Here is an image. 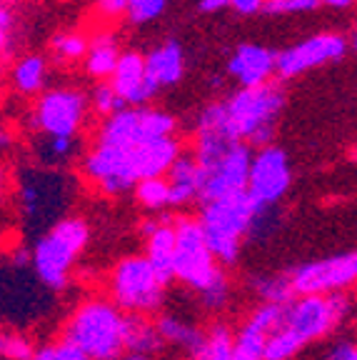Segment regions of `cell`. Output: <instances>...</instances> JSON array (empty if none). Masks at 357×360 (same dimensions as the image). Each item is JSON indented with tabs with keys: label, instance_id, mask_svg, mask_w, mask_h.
Masks as SVG:
<instances>
[{
	"label": "cell",
	"instance_id": "obj_41",
	"mask_svg": "<svg viewBox=\"0 0 357 360\" xmlns=\"http://www.w3.org/2000/svg\"><path fill=\"white\" fill-rule=\"evenodd\" d=\"M352 45H355V51H357V28H355V35H352Z\"/></svg>",
	"mask_w": 357,
	"mask_h": 360
},
{
	"label": "cell",
	"instance_id": "obj_25",
	"mask_svg": "<svg viewBox=\"0 0 357 360\" xmlns=\"http://www.w3.org/2000/svg\"><path fill=\"white\" fill-rule=\"evenodd\" d=\"M11 83L20 96H35L45 83V60L40 56H25L11 70Z\"/></svg>",
	"mask_w": 357,
	"mask_h": 360
},
{
	"label": "cell",
	"instance_id": "obj_21",
	"mask_svg": "<svg viewBox=\"0 0 357 360\" xmlns=\"http://www.w3.org/2000/svg\"><path fill=\"white\" fill-rule=\"evenodd\" d=\"M120 56L123 53L117 51V43L110 33H98L90 38V51L88 58H85V70L88 75L98 80H108L115 75L117 70V63H120Z\"/></svg>",
	"mask_w": 357,
	"mask_h": 360
},
{
	"label": "cell",
	"instance_id": "obj_29",
	"mask_svg": "<svg viewBox=\"0 0 357 360\" xmlns=\"http://www.w3.org/2000/svg\"><path fill=\"white\" fill-rule=\"evenodd\" d=\"M35 353H38V345L33 343V338L25 335L18 328H11V330H3V338H0V355L6 360H33Z\"/></svg>",
	"mask_w": 357,
	"mask_h": 360
},
{
	"label": "cell",
	"instance_id": "obj_31",
	"mask_svg": "<svg viewBox=\"0 0 357 360\" xmlns=\"http://www.w3.org/2000/svg\"><path fill=\"white\" fill-rule=\"evenodd\" d=\"M33 360H90V358L80 348H75L73 343H67L65 338H60L56 343L40 345Z\"/></svg>",
	"mask_w": 357,
	"mask_h": 360
},
{
	"label": "cell",
	"instance_id": "obj_16",
	"mask_svg": "<svg viewBox=\"0 0 357 360\" xmlns=\"http://www.w3.org/2000/svg\"><path fill=\"white\" fill-rule=\"evenodd\" d=\"M278 56L280 53L263 48V45L245 43L233 53L228 70L242 88H257V85L270 83L273 73H278Z\"/></svg>",
	"mask_w": 357,
	"mask_h": 360
},
{
	"label": "cell",
	"instance_id": "obj_33",
	"mask_svg": "<svg viewBox=\"0 0 357 360\" xmlns=\"http://www.w3.org/2000/svg\"><path fill=\"white\" fill-rule=\"evenodd\" d=\"M320 0H268L265 13L268 15H290V13H310L320 8Z\"/></svg>",
	"mask_w": 357,
	"mask_h": 360
},
{
	"label": "cell",
	"instance_id": "obj_10",
	"mask_svg": "<svg viewBox=\"0 0 357 360\" xmlns=\"http://www.w3.org/2000/svg\"><path fill=\"white\" fill-rule=\"evenodd\" d=\"M175 118L165 110L155 108H125L115 112L112 118H105L98 130V143L108 146H140V143L157 141V138H173Z\"/></svg>",
	"mask_w": 357,
	"mask_h": 360
},
{
	"label": "cell",
	"instance_id": "obj_19",
	"mask_svg": "<svg viewBox=\"0 0 357 360\" xmlns=\"http://www.w3.org/2000/svg\"><path fill=\"white\" fill-rule=\"evenodd\" d=\"M155 326L160 330L162 345H173V348H180L188 360H197L205 348L207 340V330L197 328L195 323L185 321L183 315L178 313H160L155 318Z\"/></svg>",
	"mask_w": 357,
	"mask_h": 360
},
{
	"label": "cell",
	"instance_id": "obj_40",
	"mask_svg": "<svg viewBox=\"0 0 357 360\" xmlns=\"http://www.w3.org/2000/svg\"><path fill=\"white\" fill-rule=\"evenodd\" d=\"M15 3H20V0H3V6H6V8H11V6H15Z\"/></svg>",
	"mask_w": 357,
	"mask_h": 360
},
{
	"label": "cell",
	"instance_id": "obj_26",
	"mask_svg": "<svg viewBox=\"0 0 357 360\" xmlns=\"http://www.w3.org/2000/svg\"><path fill=\"white\" fill-rule=\"evenodd\" d=\"M135 200L150 213H160L165 208H173V195H170L168 178H148L135 186Z\"/></svg>",
	"mask_w": 357,
	"mask_h": 360
},
{
	"label": "cell",
	"instance_id": "obj_20",
	"mask_svg": "<svg viewBox=\"0 0 357 360\" xmlns=\"http://www.w3.org/2000/svg\"><path fill=\"white\" fill-rule=\"evenodd\" d=\"M148 63V75L150 80L157 85V88H165V85H175L180 78H183L185 70V58L180 45L175 40H168V43L157 45L145 56Z\"/></svg>",
	"mask_w": 357,
	"mask_h": 360
},
{
	"label": "cell",
	"instance_id": "obj_18",
	"mask_svg": "<svg viewBox=\"0 0 357 360\" xmlns=\"http://www.w3.org/2000/svg\"><path fill=\"white\" fill-rule=\"evenodd\" d=\"M170 195H173V208L190 205V202L202 200V186H205V175L202 165L195 158V153H180V158L168 170Z\"/></svg>",
	"mask_w": 357,
	"mask_h": 360
},
{
	"label": "cell",
	"instance_id": "obj_11",
	"mask_svg": "<svg viewBox=\"0 0 357 360\" xmlns=\"http://www.w3.org/2000/svg\"><path fill=\"white\" fill-rule=\"evenodd\" d=\"M295 295H335L357 283V250L307 260L290 270Z\"/></svg>",
	"mask_w": 357,
	"mask_h": 360
},
{
	"label": "cell",
	"instance_id": "obj_13",
	"mask_svg": "<svg viewBox=\"0 0 357 360\" xmlns=\"http://www.w3.org/2000/svg\"><path fill=\"white\" fill-rule=\"evenodd\" d=\"M292 183L290 160L285 150L275 146H265L255 153L250 168L247 195L257 208H278V202L287 195Z\"/></svg>",
	"mask_w": 357,
	"mask_h": 360
},
{
	"label": "cell",
	"instance_id": "obj_39",
	"mask_svg": "<svg viewBox=\"0 0 357 360\" xmlns=\"http://www.w3.org/2000/svg\"><path fill=\"white\" fill-rule=\"evenodd\" d=\"M123 360H150V358H148V355H135V353H128Z\"/></svg>",
	"mask_w": 357,
	"mask_h": 360
},
{
	"label": "cell",
	"instance_id": "obj_15",
	"mask_svg": "<svg viewBox=\"0 0 357 360\" xmlns=\"http://www.w3.org/2000/svg\"><path fill=\"white\" fill-rule=\"evenodd\" d=\"M115 93L128 103V108H143L150 98H155L157 88L148 75V63L140 53H123L117 63L115 75L110 78Z\"/></svg>",
	"mask_w": 357,
	"mask_h": 360
},
{
	"label": "cell",
	"instance_id": "obj_14",
	"mask_svg": "<svg viewBox=\"0 0 357 360\" xmlns=\"http://www.w3.org/2000/svg\"><path fill=\"white\" fill-rule=\"evenodd\" d=\"M347 53V38L340 33H320L313 38L292 45L278 56V75L283 80L297 78L307 73L310 68L325 65V63L340 60Z\"/></svg>",
	"mask_w": 357,
	"mask_h": 360
},
{
	"label": "cell",
	"instance_id": "obj_7",
	"mask_svg": "<svg viewBox=\"0 0 357 360\" xmlns=\"http://www.w3.org/2000/svg\"><path fill=\"white\" fill-rule=\"evenodd\" d=\"M195 158L202 165L205 186L202 202L247 193L252 168V150L245 143H233L223 135L195 133Z\"/></svg>",
	"mask_w": 357,
	"mask_h": 360
},
{
	"label": "cell",
	"instance_id": "obj_9",
	"mask_svg": "<svg viewBox=\"0 0 357 360\" xmlns=\"http://www.w3.org/2000/svg\"><path fill=\"white\" fill-rule=\"evenodd\" d=\"M257 205L247 193H238V195L218 198V200L202 202L200 220L205 238L210 243L212 253L220 263L228 268L235 265L240 258L242 243L250 238L252 223H255Z\"/></svg>",
	"mask_w": 357,
	"mask_h": 360
},
{
	"label": "cell",
	"instance_id": "obj_24",
	"mask_svg": "<svg viewBox=\"0 0 357 360\" xmlns=\"http://www.w3.org/2000/svg\"><path fill=\"white\" fill-rule=\"evenodd\" d=\"M162 348L160 330L155 326V318L148 315H128V353L148 355Z\"/></svg>",
	"mask_w": 357,
	"mask_h": 360
},
{
	"label": "cell",
	"instance_id": "obj_37",
	"mask_svg": "<svg viewBox=\"0 0 357 360\" xmlns=\"http://www.w3.org/2000/svg\"><path fill=\"white\" fill-rule=\"evenodd\" d=\"M230 6V0H200V11L202 13H215L220 8Z\"/></svg>",
	"mask_w": 357,
	"mask_h": 360
},
{
	"label": "cell",
	"instance_id": "obj_1",
	"mask_svg": "<svg viewBox=\"0 0 357 360\" xmlns=\"http://www.w3.org/2000/svg\"><path fill=\"white\" fill-rule=\"evenodd\" d=\"M285 105V90L280 83L257 88H240L228 101H215L200 112L195 133L223 135L233 143L265 148L278 128L280 110Z\"/></svg>",
	"mask_w": 357,
	"mask_h": 360
},
{
	"label": "cell",
	"instance_id": "obj_3",
	"mask_svg": "<svg viewBox=\"0 0 357 360\" xmlns=\"http://www.w3.org/2000/svg\"><path fill=\"white\" fill-rule=\"evenodd\" d=\"M175 236L178 250L173 263V281L197 292V300L205 310H223L230 303V281L225 276V265L212 253L200 220L190 215L175 218Z\"/></svg>",
	"mask_w": 357,
	"mask_h": 360
},
{
	"label": "cell",
	"instance_id": "obj_8",
	"mask_svg": "<svg viewBox=\"0 0 357 360\" xmlns=\"http://www.w3.org/2000/svg\"><path fill=\"white\" fill-rule=\"evenodd\" d=\"M168 278L145 258V255L130 253L115 260L105 276L108 298L128 315H155L165 303V288Z\"/></svg>",
	"mask_w": 357,
	"mask_h": 360
},
{
	"label": "cell",
	"instance_id": "obj_6",
	"mask_svg": "<svg viewBox=\"0 0 357 360\" xmlns=\"http://www.w3.org/2000/svg\"><path fill=\"white\" fill-rule=\"evenodd\" d=\"M73 186L67 175L60 170L43 168H25L18 173V215H20L25 231L40 238L53 225L67 218L65 210L70 205Z\"/></svg>",
	"mask_w": 357,
	"mask_h": 360
},
{
	"label": "cell",
	"instance_id": "obj_4",
	"mask_svg": "<svg viewBox=\"0 0 357 360\" xmlns=\"http://www.w3.org/2000/svg\"><path fill=\"white\" fill-rule=\"evenodd\" d=\"M63 338L90 360H123L128 355V313L110 298H85L70 310Z\"/></svg>",
	"mask_w": 357,
	"mask_h": 360
},
{
	"label": "cell",
	"instance_id": "obj_35",
	"mask_svg": "<svg viewBox=\"0 0 357 360\" xmlns=\"http://www.w3.org/2000/svg\"><path fill=\"white\" fill-rule=\"evenodd\" d=\"M265 3L268 0H230V6L240 13V15H255V13L265 11Z\"/></svg>",
	"mask_w": 357,
	"mask_h": 360
},
{
	"label": "cell",
	"instance_id": "obj_34",
	"mask_svg": "<svg viewBox=\"0 0 357 360\" xmlns=\"http://www.w3.org/2000/svg\"><path fill=\"white\" fill-rule=\"evenodd\" d=\"M98 6V13L103 18H120V15H128V8H130V0H98L95 3Z\"/></svg>",
	"mask_w": 357,
	"mask_h": 360
},
{
	"label": "cell",
	"instance_id": "obj_28",
	"mask_svg": "<svg viewBox=\"0 0 357 360\" xmlns=\"http://www.w3.org/2000/svg\"><path fill=\"white\" fill-rule=\"evenodd\" d=\"M51 48L56 53L58 60L75 63L80 58H88L90 40L85 35H80L78 30H65V33H56L51 40Z\"/></svg>",
	"mask_w": 357,
	"mask_h": 360
},
{
	"label": "cell",
	"instance_id": "obj_36",
	"mask_svg": "<svg viewBox=\"0 0 357 360\" xmlns=\"http://www.w3.org/2000/svg\"><path fill=\"white\" fill-rule=\"evenodd\" d=\"M327 360H357V345L337 343L335 348L330 350V358Z\"/></svg>",
	"mask_w": 357,
	"mask_h": 360
},
{
	"label": "cell",
	"instance_id": "obj_30",
	"mask_svg": "<svg viewBox=\"0 0 357 360\" xmlns=\"http://www.w3.org/2000/svg\"><path fill=\"white\" fill-rule=\"evenodd\" d=\"M90 105H93V110L98 112V115H103V118H112L115 112L125 110L128 103L117 96L110 83H100V85H95L93 96H90Z\"/></svg>",
	"mask_w": 357,
	"mask_h": 360
},
{
	"label": "cell",
	"instance_id": "obj_27",
	"mask_svg": "<svg viewBox=\"0 0 357 360\" xmlns=\"http://www.w3.org/2000/svg\"><path fill=\"white\" fill-rule=\"evenodd\" d=\"M235 355V333L228 326L218 323L207 330L205 348L197 360H233Z\"/></svg>",
	"mask_w": 357,
	"mask_h": 360
},
{
	"label": "cell",
	"instance_id": "obj_23",
	"mask_svg": "<svg viewBox=\"0 0 357 360\" xmlns=\"http://www.w3.org/2000/svg\"><path fill=\"white\" fill-rule=\"evenodd\" d=\"M35 163L43 168L60 170L67 163H73L78 155V141L75 138H53V135H38L35 138Z\"/></svg>",
	"mask_w": 357,
	"mask_h": 360
},
{
	"label": "cell",
	"instance_id": "obj_22",
	"mask_svg": "<svg viewBox=\"0 0 357 360\" xmlns=\"http://www.w3.org/2000/svg\"><path fill=\"white\" fill-rule=\"evenodd\" d=\"M250 290L260 305H290L295 298V288L287 273H257L250 278Z\"/></svg>",
	"mask_w": 357,
	"mask_h": 360
},
{
	"label": "cell",
	"instance_id": "obj_32",
	"mask_svg": "<svg viewBox=\"0 0 357 360\" xmlns=\"http://www.w3.org/2000/svg\"><path fill=\"white\" fill-rule=\"evenodd\" d=\"M168 0H130L128 8V20L140 25V22H150L165 11Z\"/></svg>",
	"mask_w": 357,
	"mask_h": 360
},
{
	"label": "cell",
	"instance_id": "obj_17",
	"mask_svg": "<svg viewBox=\"0 0 357 360\" xmlns=\"http://www.w3.org/2000/svg\"><path fill=\"white\" fill-rule=\"evenodd\" d=\"M140 236L145 240V258L162 273V278L173 281V263L178 250V236H175V218H148L140 223Z\"/></svg>",
	"mask_w": 357,
	"mask_h": 360
},
{
	"label": "cell",
	"instance_id": "obj_5",
	"mask_svg": "<svg viewBox=\"0 0 357 360\" xmlns=\"http://www.w3.org/2000/svg\"><path fill=\"white\" fill-rule=\"evenodd\" d=\"M90 228L78 215H67L51 231L35 238L30 250V270L45 285V290H65L73 278V268L85 253Z\"/></svg>",
	"mask_w": 357,
	"mask_h": 360
},
{
	"label": "cell",
	"instance_id": "obj_2",
	"mask_svg": "<svg viewBox=\"0 0 357 360\" xmlns=\"http://www.w3.org/2000/svg\"><path fill=\"white\" fill-rule=\"evenodd\" d=\"M350 298L335 295H300L285 308V318L265 345V360H295L315 340H323L350 315Z\"/></svg>",
	"mask_w": 357,
	"mask_h": 360
},
{
	"label": "cell",
	"instance_id": "obj_12",
	"mask_svg": "<svg viewBox=\"0 0 357 360\" xmlns=\"http://www.w3.org/2000/svg\"><path fill=\"white\" fill-rule=\"evenodd\" d=\"M85 110H88V98L80 90H45L30 112V125L38 135L75 138L85 120Z\"/></svg>",
	"mask_w": 357,
	"mask_h": 360
},
{
	"label": "cell",
	"instance_id": "obj_38",
	"mask_svg": "<svg viewBox=\"0 0 357 360\" xmlns=\"http://www.w3.org/2000/svg\"><path fill=\"white\" fill-rule=\"evenodd\" d=\"M323 6H327V8H350V6H355V0H320Z\"/></svg>",
	"mask_w": 357,
	"mask_h": 360
}]
</instances>
